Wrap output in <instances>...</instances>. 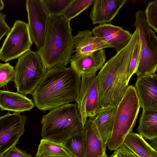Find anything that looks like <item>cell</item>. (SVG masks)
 <instances>
[{
	"label": "cell",
	"instance_id": "obj_26",
	"mask_svg": "<svg viewBox=\"0 0 157 157\" xmlns=\"http://www.w3.org/2000/svg\"><path fill=\"white\" fill-rule=\"evenodd\" d=\"M146 21L155 33L157 32V0L148 2L144 12Z\"/></svg>",
	"mask_w": 157,
	"mask_h": 157
},
{
	"label": "cell",
	"instance_id": "obj_14",
	"mask_svg": "<svg viewBox=\"0 0 157 157\" xmlns=\"http://www.w3.org/2000/svg\"><path fill=\"white\" fill-rule=\"evenodd\" d=\"M140 107L157 110V75L138 76L135 86Z\"/></svg>",
	"mask_w": 157,
	"mask_h": 157
},
{
	"label": "cell",
	"instance_id": "obj_32",
	"mask_svg": "<svg viewBox=\"0 0 157 157\" xmlns=\"http://www.w3.org/2000/svg\"><path fill=\"white\" fill-rule=\"evenodd\" d=\"M151 143L149 144L151 146L157 151V138L150 140Z\"/></svg>",
	"mask_w": 157,
	"mask_h": 157
},
{
	"label": "cell",
	"instance_id": "obj_15",
	"mask_svg": "<svg viewBox=\"0 0 157 157\" xmlns=\"http://www.w3.org/2000/svg\"><path fill=\"white\" fill-rule=\"evenodd\" d=\"M127 0H94L90 17L93 25L110 22L118 13Z\"/></svg>",
	"mask_w": 157,
	"mask_h": 157
},
{
	"label": "cell",
	"instance_id": "obj_31",
	"mask_svg": "<svg viewBox=\"0 0 157 157\" xmlns=\"http://www.w3.org/2000/svg\"><path fill=\"white\" fill-rule=\"evenodd\" d=\"M6 15L0 12V41L3 36L7 35L11 29L6 22Z\"/></svg>",
	"mask_w": 157,
	"mask_h": 157
},
{
	"label": "cell",
	"instance_id": "obj_22",
	"mask_svg": "<svg viewBox=\"0 0 157 157\" xmlns=\"http://www.w3.org/2000/svg\"><path fill=\"white\" fill-rule=\"evenodd\" d=\"M60 156L72 157L61 144L43 139L41 140L36 157H55Z\"/></svg>",
	"mask_w": 157,
	"mask_h": 157
},
{
	"label": "cell",
	"instance_id": "obj_13",
	"mask_svg": "<svg viewBox=\"0 0 157 157\" xmlns=\"http://www.w3.org/2000/svg\"><path fill=\"white\" fill-rule=\"evenodd\" d=\"M94 36L101 38L118 52L129 43L132 34L122 27L105 23L95 26L92 31Z\"/></svg>",
	"mask_w": 157,
	"mask_h": 157
},
{
	"label": "cell",
	"instance_id": "obj_5",
	"mask_svg": "<svg viewBox=\"0 0 157 157\" xmlns=\"http://www.w3.org/2000/svg\"><path fill=\"white\" fill-rule=\"evenodd\" d=\"M140 107L134 86H128L117 105L112 132L107 144L110 150L116 151L123 144L136 125Z\"/></svg>",
	"mask_w": 157,
	"mask_h": 157
},
{
	"label": "cell",
	"instance_id": "obj_35",
	"mask_svg": "<svg viewBox=\"0 0 157 157\" xmlns=\"http://www.w3.org/2000/svg\"><path fill=\"white\" fill-rule=\"evenodd\" d=\"M110 157H114V155H113L112 156Z\"/></svg>",
	"mask_w": 157,
	"mask_h": 157
},
{
	"label": "cell",
	"instance_id": "obj_3",
	"mask_svg": "<svg viewBox=\"0 0 157 157\" xmlns=\"http://www.w3.org/2000/svg\"><path fill=\"white\" fill-rule=\"evenodd\" d=\"M70 21L62 14L48 16L42 44L37 51L47 71L70 62L75 48Z\"/></svg>",
	"mask_w": 157,
	"mask_h": 157
},
{
	"label": "cell",
	"instance_id": "obj_8",
	"mask_svg": "<svg viewBox=\"0 0 157 157\" xmlns=\"http://www.w3.org/2000/svg\"><path fill=\"white\" fill-rule=\"evenodd\" d=\"M33 43L28 24L16 21L0 48V60L7 62L18 58L30 49Z\"/></svg>",
	"mask_w": 157,
	"mask_h": 157
},
{
	"label": "cell",
	"instance_id": "obj_24",
	"mask_svg": "<svg viewBox=\"0 0 157 157\" xmlns=\"http://www.w3.org/2000/svg\"><path fill=\"white\" fill-rule=\"evenodd\" d=\"M94 1V0H72L62 14L70 21L93 4Z\"/></svg>",
	"mask_w": 157,
	"mask_h": 157
},
{
	"label": "cell",
	"instance_id": "obj_7",
	"mask_svg": "<svg viewBox=\"0 0 157 157\" xmlns=\"http://www.w3.org/2000/svg\"><path fill=\"white\" fill-rule=\"evenodd\" d=\"M134 26L139 32L140 58L135 73L138 76L155 73L157 69V37L147 24L144 12L138 10L135 14Z\"/></svg>",
	"mask_w": 157,
	"mask_h": 157
},
{
	"label": "cell",
	"instance_id": "obj_20",
	"mask_svg": "<svg viewBox=\"0 0 157 157\" xmlns=\"http://www.w3.org/2000/svg\"><path fill=\"white\" fill-rule=\"evenodd\" d=\"M137 131L143 137L150 140L157 137V110L143 109Z\"/></svg>",
	"mask_w": 157,
	"mask_h": 157
},
{
	"label": "cell",
	"instance_id": "obj_30",
	"mask_svg": "<svg viewBox=\"0 0 157 157\" xmlns=\"http://www.w3.org/2000/svg\"><path fill=\"white\" fill-rule=\"evenodd\" d=\"M2 157H32L25 152L14 146L8 150Z\"/></svg>",
	"mask_w": 157,
	"mask_h": 157
},
{
	"label": "cell",
	"instance_id": "obj_11",
	"mask_svg": "<svg viewBox=\"0 0 157 157\" xmlns=\"http://www.w3.org/2000/svg\"><path fill=\"white\" fill-rule=\"evenodd\" d=\"M25 6L30 35L38 50L44 40L49 15L40 0H27Z\"/></svg>",
	"mask_w": 157,
	"mask_h": 157
},
{
	"label": "cell",
	"instance_id": "obj_34",
	"mask_svg": "<svg viewBox=\"0 0 157 157\" xmlns=\"http://www.w3.org/2000/svg\"><path fill=\"white\" fill-rule=\"evenodd\" d=\"M72 157L66 156H57V157Z\"/></svg>",
	"mask_w": 157,
	"mask_h": 157
},
{
	"label": "cell",
	"instance_id": "obj_21",
	"mask_svg": "<svg viewBox=\"0 0 157 157\" xmlns=\"http://www.w3.org/2000/svg\"><path fill=\"white\" fill-rule=\"evenodd\" d=\"M123 144L140 157H157V151L146 141L141 135L132 131L126 136Z\"/></svg>",
	"mask_w": 157,
	"mask_h": 157
},
{
	"label": "cell",
	"instance_id": "obj_23",
	"mask_svg": "<svg viewBox=\"0 0 157 157\" xmlns=\"http://www.w3.org/2000/svg\"><path fill=\"white\" fill-rule=\"evenodd\" d=\"M83 133L72 136L61 144L72 157H86V147Z\"/></svg>",
	"mask_w": 157,
	"mask_h": 157
},
{
	"label": "cell",
	"instance_id": "obj_29",
	"mask_svg": "<svg viewBox=\"0 0 157 157\" xmlns=\"http://www.w3.org/2000/svg\"><path fill=\"white\" fill-rule=\"evenodd\" d=\"M114 157H140L124 144L114 153Z\"/></svg>",
	"mask_w": 157,
	"mask_h": 157
},
{
	"label": "cell",
	"instance_id": "obj_27",
	"mask_svg": "<svg viewBox=\"0 0 157 157\" xmlns=\"http://www.w3.org/2000/svg\"><path fill=\"white\" fill-rule=\"evenodd\" d=\"M14 75V67L9 63H0V88L6 85Z\"/></svg>",
	"mask_w": 157,
	"mask_h": 157
},
{
	"label": "cell",
	"instance_id": "obj_6",
	"mask_svg": "<svg viewBox=\"0 0 157 157\" xmlns=\"http://www.w3.org/2000/svg\"><path fill=\"white\" fill-rule=\"evenodd\" d=\"M45 69L37 51L31 49L18 58L13 80L17 92L32 94L44 75Z\"/></svg>",
	"mask_w": 157,
	"mask_h": 157
},
{
	"label": "cell",
	"instance_id": "obj_10",
	"mask_svg": "<svg viewBox=\"0 0 157 157\" xmlns=\"http://www.w3.org/2000/svg\"><path fill=\"white\" fill-rule=\"evenodd\" d=\"M26 117L9 112L0 117V157L16 146L25 132Z\"/></svg>",
	"mask_w": 157,
	"mask_h": 157
},
{
	"label": "cell",
	"instance_id": "obj_25",
	"mask_svg": "<svg viewBox=\"0 0 157 157\" xmlns=\"http://www.w3.org/2000/svg\"><path fill=\"white\" fill-rule=\"evenodd\" d=\"M72 0H40L49 16L62 14Z\"/></svg>",
	"mask_w": 157,
	"mask_h": 157
},
{
	"label": "cell",
	"instance_id": "obj_19",
	"mask_svg": "<svg viewBox=\"0 0 157 157\" xmlns=\"http://www.w3.org/2000/svg\"><path fill=\"white\" fill-rule=\"evenodd\" d=\"M75 48L74 52L87 53L106 48H111L101 38L94 36L92 32L86 30L79 31L73 36Z\"/></svg>",
	"mask_w": 157,
	"mask_h": 157
},
{
	"label": "cell",
	"instance_id": "obj_2",
	"mask_svg": "<svg viewBox=\"0 0 157 157\" xmlns=\"http://www.w3.org/2000/svg\"><path fill=\"white\" fill-rule=\"evenodd\" d=\"M136 29L128 44L104 64L96 79L101 107L117 106L128 86L127 77L136 44L139 39Z\"/></svg>",
	"mask_w": 157,
	"mask_h": 157
},
{
	"label": "cell",
	"instance_id": "obj_12",
	"mask_svg": "<svg viewBox=\"0 0 157 157\" xmlns=\"http://www.w3.org/2000/svg\"><path fill=\"white\" fill-rule=\"evenodd\" d=\"M106 58L104 49L87 53H75L71 59V67L81 77L93 75L102 67Z\"/></svg>",
	"mask_w": 157,
	"mask_h": 157
},
{
	"label": "cell",
	"instance_id": "obj_9",
	"mask_svg": "<svg viewBox=\"0 0 157 157\" xmlns=\"http://www.w3.org/2000/svg\"><path fill=\"white\" fill-rule=\"evenodd\" d=\"M76 100L83 126L88 117L94 116L102 108L98 90L96 75H82Z\"/></svg>",
	"mask_w": 157,
	"mask_h": 157
},
{
	"label": "cell",
	"instance_id": "obj_28",
	"mask_svg": "<svg viewBox=\"0 0 157 157\" xmlns=\"http://www.w3.org/2000/svg\"><path fill=\"white\" fill-rule=\"evenodd\" d=\"M140 43L139 38L135 46L130 63L129 70L127 77L128 82L132 76L135 73L138 66L140 58Z\"/></svg>",
	"mask_w": 157,
	"mask_h": 157
},
{
	"label": "cell",
	"instance_id": "obj_17",
	"mask_svg": "<svg viewBox=\"0 0 157 157\" xmlns=\"http://www.w3.org/2000/svg\"><path fill=\"white\" fill-rule=\"evenodd\" d=\"M34 107V104L32 100L25 95L18 92L0 90V108L1 111L20 113L30 111Z\"/></svg>",
	"mask_w": 157,
	"mask_h": 157
},
{
	"label": "cell",
	"instance_id": "obj_18",
	"mask_svg": "<svg viewBox=\"0 0 157 157\" xmlns=\"http://www.w3.org/2000/svg\"><path fill=\"white\" fill-rule=\"evenodd\" d=\"M117 108V106L102 107L94 116L90 117L106 146L112 132Z\"/></svg>",
	"mask_w": 157,
	"mask_h": 157
},
{
	"label": "cell",
	"instance_id": "obj_16",
	"mask_svg": "<svg viewBox=\"0 0 157 157\" xmlns=\"http://www.w3.org/2000/svg\"><path fill=\"white\" fill-rule=\"evenodd\" d=\"M83 133L86 157H108L106 153V146L91 117H88L86 121Z\"/></svg>",
	"mask_w": 157,
	"mask_h": 157
},
{
	"label": "cell",
	"instance_id": "obj_4",
	"mask_svg": "<svg viewBox=\"0 0 157 157\" xmlns=\"http://www.w3.org/2000/svg\"><path fill=\"white\" fill-rule=\"evenodd\" d=\"M41 135L42 139L62 144L71 137L84 132L76 103L63 105L43 116Z\"/></svg>",
	"mask_w": 157,
	"mask_h": 157
},
{
	"label": "cell",
	"instance_id": "obj_1",
	"mask_svg": "<svg viewBox=\"0 0 157 157\" xmlns=\"http://www.w3.org/2000/svg\"><path fill=\"white\" fill-rule=\"evenodd\" d=\"M81 77L71 67L47 70L32 95L36 107L44 112L76 101Z\"/></svg>",
	"mask_w": 157,
	"mask_h": 157
},
{
	"label": "cell",
	"instance_id": "obj_33",
	"mask_svg": "<svg viewBox=\"0 0 157 157\" xmlns=\"http://www.w3.org/2000/svg\"><path fill=\"white\" fill-rule=\"evenodd\" d=\"M4 7V3L3 1L0 0V11L2 10Z\"/></svg>",
	"mask_w": 157,
	"mask_h": 157
}]
</instances>
